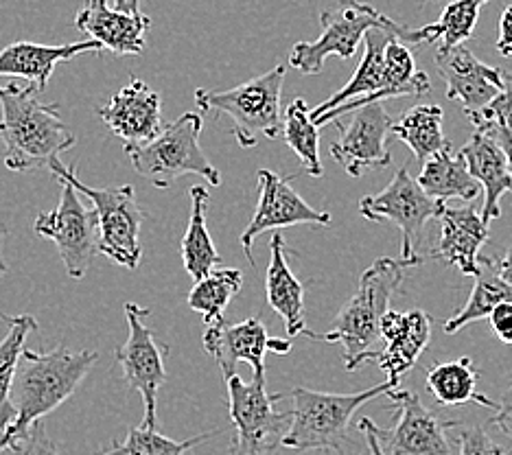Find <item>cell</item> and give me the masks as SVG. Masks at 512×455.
Segmentation results:
<instances>
[{"instance_id":"23","label":"cell","mask_w":512,"mask_h":455,"mask_svg":"<svg viewBox=\"0 0 512 455\" xmlns=\"http://www.w3.org/2000/svg\"><path fill=\"white\" fill-rule=\"evenodd\" d=\"M460 154L467 160L473 178L482 184V219L491 226L495 219L502 217V204L499 202L512 191V173L504 149L488 132L475 130Z\"/></svg>"},{"instance_id":"10","label":"cell","mask_w":512,"mask_h":455,"mask_svg":"<svg viewBox=\"0 0 512 455\" xmlns=\"http://www.w3.org/2000/svg\"><path fill=\"white\" fill-rule=\"evenodd\" d=\"M442 202L418 184L407 167L394 173L392 182L377 195H366L359 200V213L368 221H392L401 230V261L407 267L421 265L416 252L418 239L429 219L438 217Z\"/></svg>"},{"instance_id":"32","label":"cell","mask_w":512,"mask_h":455,"mask_svg":"<svg viewBox=\"0 0 512 455\" xmlns=\"http://www.w3.org/2000/svg\"><path fill=\"white\" fill-rule=\"evenodd\" d=\"M283 136L287 147L300 158L302 167L313 178H322V162H320V127L311 116V108L305 99L296 97L287 105L283 119Z\"/></svg>"},{"instance_id":"20","label":"cell","mask_w":512,"mask_h":455,"mask_svg":"<svg viewBox=\"0 0 512 455\" xmlns=\"http://www.w3.org/2000/svg\"><path fill=\"white\" fill-rule=\"evenodd\" d=\"M440 221V241L432 259L456 267L464 276H480V248L488 239V224L473 206L453 208L442 204L436 217Z\"/></svg>"},{"instance_id":"21","label":"cell","mask_w":512,"mask_h":455,"mask_svg":"<svg viewBox=\"0 0 512 455\" xmlns=\"http://www.w3.org/2000/svg\"><path fill=\"white\" fill-rule=\"evenodd\" d=\"M151 25L149 16L127 14L121 9H112L108 0H88L84 9L75 18V27L97 40L103 49L114 55H141L145 51V33Z\"/></svg>"},{"instance_id":"12","label":"cell","mask_w":512,"mask_h":455,"mask_svg":"<svg viewBox=\"0 0 512 455\" xmlns=\"http://www.w3.org/2000/svg\"><path fill=\"white\" fill-rule=\"evenodd\" d=\"M151 311L147 307L127 302L125 315L130 335L127 342L116 348V361L123 370L125 381L130 383L145 403V420L143 425L156 429L158 427V392L167 381L165 357L169 355V346L160 344L151 329L145 326V318Z\"/></svg>"},{"instance_id":"26","label":"cell","mask_w":512,"mask_h":455,"mask_svg":"<svg viewBox=\"0 0 512 455\" xmlns=\"http://www.w3.org/2000/svg\"><path fill=\"white\" fill-rule=\"evenodd\" d=\"M427 390L434 396L438 405L445 407H460V405H484L497 410V403H493L488 396L477 392V381H480V372L475 370L471 357H458L451 361H436L432 368L427 370Z\"/></svg>"},{"instance_id":"41","label":"cell","mask_w":512,"mask_h":455,"mask_svg":"<svg viewBox=\"0 0 512 455\" xmlns=\"http://www.w3.org/2000/svg\"><path fill=\"white\" fill-rule=\"evenodd\" d=\"M495 49L504 57H512V5H508L502 18H499V38L495 42Z\"/></svg>"},{"instance_id":"16","label":"cell","mask_w":512,"mask_h":455,"mask_svg":"<svg viewBox=\"0 0 512 455\" xmlns=\"http://www.w3.org/2000/svg\"><path fill=\"white\" fill-rule=\"evenodd\" d=\"M436 66L442 81H445L447 97L462 105L469 121L504 88V68L480 62L464 44L453 46L449 51L438 49Z\"/></svg>"},{"instance_id":"22","label":"cell","mask_w":512,"mask_h":455,"mask_svg":"<svg viewBox=\"0 0 512 455\" xmlns=\"http://www.w3.org/2000/svg\"><path fill=\"white\" fill-rule=\"evenodd\" d=\"M103 46L97 40H84L73 44H38V42H14L0 51V77H22L38 92H44L53 77L57 64L71 62L79 55L101 53Z\"/></svg>"},{"instance_id":"34","label":"cell","mask_w":512,"mask_h":455,"mask_svg":"<svg viewBox=\"0 0 512 455\" xmlns=\"http://www.w3.org/2000/svg\"><path fill=\"white\" fill-rule=\"evenodd\" d=\"M221 434L219 429L208 434L193 436L191 440H173L162 436L158 429L151 427H134L123 442H114L112 449L97 451L95 455H186V451L202 445L208 438Z\"/></svg>"},{"instance_id":"40","label":"cell","mask_w":512,"mask_h":455,"mask_svg":"<svg viewBox=\"0 0 512 455\" xmlns=\"http://www.w3.org/2000/svg\"><path fill=\"white\" fill-rule=\"evenodd\" d=\"M493 425L499 427V431L512 440V383L508 385L506 392L502 394V399L497 403Z\"/></svg>"},{"instance_id":"36","label":"cell","mask_w":512,"mask_h":455,"mask_svg":"<svg viewBox=\"0 0 512 455\" xmlns=\"http://www.w3.org/2000/svg\"><path fill=\"white\" fill-rule=\"evenodd\" d=\"M488 121H495V123H504V125H512V75L506 73L504 70V88L499 95L486 105V108L473 116L471 123L475 127H480Z\"/></svg>"},{"instance_id":"11","label":"cell","mask_w":512,"mask_h":455,"mask_svg":"<svg viewBox=\"0 0 512 455\" xmlns=\"http://www.w3.org/2000/svg\"><path fill=\"white\" fill-rule=\"evenodd\" d=\"M62 184V197L49 213H40L33 221L38 235L51 239L57 245L66 274L73 280L84 278L90 263L99 252L97 215L95 208L88 210L79 200V191L73 184Z\"/></svg>"},{"instance_id":"6","label":"cell","mask_w":512,"mask_h":455,"mask_svg":"<svg viewBox=\"0 0 512 455\" xmlns=\"http://www.w3.org/2000/svg\"><path fill=\"white\" fill-rule=\"evenodd\" d=\"M202 125L200 114L186 112L147 143L125 147V154L130 156L134 171L156 189H169L173 182L191 173L219 186L221 175L200 147Z\"/></svg>"},{"instance_id":"25","label":"cell","mask_w":512,"mask_h":455,"mask_svg":"<svg viewBox=\"0 0 512 455\" xmlns=\"http://www.w3.org/2000/svg\"><path fill=\"white\" fill-rule=\"evenodd\" d=\"M416 180L425 193L442 204L449 200L473 202L477 200V195L484 193L482 184L471 175L467 160L462 154H453L451 145L429 158Z\"/></svg>"},{"instance_id":"7","label":"cell","mask_w":512,"mask_h":455,"mask_svg":"<svg viewBox=\"0 0 512 455\" xmlns=\"http://www.w3.org/2000/svg\"><path fill=\"white\" fill-rule=\"evenodd\" d=\"M51 175L57 182H68L75 189L86 195L95 206L97 215V235H99V252L116 265H123L127 270H136L143 259L141 245V226L143 210L136 202L134 186H106L95 189L77 178L73 167L62 165L60 160L51 165Z\"/></svg>"},{"instance_id":"3","label":"cell","mask_w":512,"mask_h":455,"mask_svg":"<svg viewBox=\"0 0 512 455\" xmlns=\"http://www.w3.org/2000/svg\"><path fill=\"white\" fill-rule=\"evenodd\" d=\"M405 263L399 259H377L359 278L357 291L335 315L331 329L320 335L307 331L309 340L344 346V366L348 372L366 364L368 355L381 342L383 315L390 300L401 289Z\"/></svg>"},{"instance_id":"39","label":"cell","mask_w":512,"mask_h":455,"mask_svg":"<svg viewBox=\"0 0 512 455\" xmlns=\"http://www.w3.org/2000/svg\"><path fill=\"white\" fill-rule=\"evenodd\" d=\"M475 130H484V132H488L497 140L499 147L504 149L506 160H508V167H510V173H512V125L488 121V123H484L480 127H475Z\"/></svg>"},{"instance_id":"1","label":"cell","mask_w":512,"mask_h":455,"mask_svg":"<svg viewBox=\"0 0 512 455\" xmlns=\"http://www.w3.org/2000/svg\"><path fill=\"white\" fill-rule=\"evenodd\" d=\"M97 359V350H68L57 346L49 353H38L25 346L11 385V405L16 418L0 434V453L27 438L29 429L38 420L71 399Z\"/></svg>"},{"instance_id":"45","label":"cell","mask_w":512,"mask_h":455,"mask_svg":"<svg viewBox=\"0 0 512 455\" xmlns=\"http://www.w3.org/2000/svg\"><path fill=\"white\" fill-rule=\"evenodd\" d=\"M116 9L127 11V14H138L141 11V0H114Z\"/></svg>"},{"instance_id":"33","label":"cell","mask_w":512,"mask_h":455,"mask_svg":"<svg viewBox=\"0 0 512 455\" xmlns=\"http://www.w3.org/2000/svg\"><path fill=\"white\" fill-rule=\"evenodd\" d=\"M243 287L241 270L232 267H215V270L195 280V287L189 291V307L197 313H202L204 324L211 326L219 320H224V311L230 305Z\"/></svg>"},{"instance_id":"30","label":"cell","mask_w":512,"mask_h":455,"mask_svg":"<svg viewBox=\"0 0 512 455\" xmlns=\"http://www.w3.org/2000/svg\"><path fill=\"white\" fill-rule=\"evenodd\" d=\"M3 320L9 326L5 340L0 342V434L14 423L16 410L11 405V385L16 379V370L20 364L22 350H25L27 337L38 331V320L29 313L22 315H5Z\"/></svg>"},{"instance_id":"35","label":"cell","mask_w":512,"mask_h":455,"mask_svg":"<svg viewBox=\"0 0 512 455\" xmlns=\"http://www.w3.org/2000/svg\"><path fill=\"white\" fill-rule=\"evenodd\" d=\"M453 429H458L460 455H508L480 425H462L458 420Z\"/></svg>"},{"instance_id":"43","label":"cell","mask_w":512,"mask_h":455,"mask_svg":"<svg viewBox=\"0 0 512 455\" xmlns=\"http://www.w3.org/2000/svg\"><path fill=\"white\" fill-rule=\"evenodd\" d=\"M497 274L502 276L508 285H512V248L502 256V259H493Z\"/></svg>"},{"instance_id":"5","label":"cell","mask_w":512,"mask_h":455,"mask_svg":"<svg viewBox=\"0 0 512 455\" xmlns=\"http://www.w3.org/2000/svg\"><path fill=\"white\" fill-rule=\"evenodd\" d=\"M397 381L383 383L355 394L316 392L309 388H294V410L289 429L281 438V447L292 451H337L342 453L348 442V425L359 407L377 396L397 388Z\"/></svg>"},{"instance_id":"27","label":"cell","mask_w":512,"mask_h":455,"mask_svg":"<svg viewBox=\"0 0 512 455\" xmlns=\"http://www.w3.org/2000/svg\"><path fill=\"white\" fill-rule=\"evenodd\" d=\"M191 215L189 226H186L184 239L180 243V254L184 270L193 280H202L211 274L221 261V256L215 248L211 232L206 228V208L211 204V195L204 186H191Z\"/></svg>"},{"instance_id":"44","label":"cell","mask_w":512,"mask_h":455,"mask_svg":"<svg viewBox=\"0 0 512 455\" xmlns=\"http://www.w3.org/2000/svg\"><path fill=\"white\" fill-rule=\"evenodd\" d=\"M5 237H7V226L0 224V278L7 274V261H5Z\"/></svg>"},{"instance_id":"8","label":"cell","mask_w":512,"mask_h":455,"mask_svg":"<svg viewBox=\"0 0 512 455\" xmlns=\"http://www.w3.org/2000/svg\"><path fill=\"white\" fill-rule=\"evenodd\" d=\"M322 31L313 42H298L289 53V64L302 75L322 73L327 57L337 55L340 60H351L357 53V46L366 38L370 29H390L399 33L405 42L407 31L392 18L383 16L375 7L357 3V0H342L333 9H324L320 14Z\"/></svg>"},{"instance_id":"24","label":"cell","mask_w":512,"mask_h":455,"mask_svg":"<svg viewBox=\"0 0 512 455\" xmlns=\"http://www.w3.org/2000/svg\"><path fill=\"white\" fill-rule=\"evenodd\" d=\"M265 294L270 307L281 315L289 337L305 335L307 318H305V287L289 270L285 239L281 232H274L270 241V265L265 274Z\"/></svg>"},{"instance_id":"15","label":"cell","mask_w":512,"mask_h":455,"mask_svg":"<svg viewBox=\"0 0 512 455\" xmlns=\"http://www.w3.org/2000/svg\"><path fill=\"white\" fill-rule=\"evenodd\" d=\"M392 119L381 101L362 105L351 112L348 125L337 123L340 138L331 145V158L342 165L351 178H359L366 169H386L392 162L388 136Z\"/></svg>"},{"instance_id":"37","label":"cell","mask_w":512,"mask_h":455,"mask_svg":"<svg viewBox=\"0 0 512 455\" xmlns=\"http://www.w3.org/2000/svg\"><path fill=\"white\" fill-rule=\"evenodd\" d=\"M9 451H14V455H60L57 453L55 442L46 434L44 420H38V423L29 429L27 438L16 442Z\"/></svg>"},{"instance_id":"4","label":"cell","mask_w":512,"mask_h":455,"mask_svg":"<svg viewBox=\"0 0 512 455\" xmlns=\"http://www.w3.org/2000/svg\"><path fill=\"white\" fill-rule=\"evenodd\" d=\"M285 75V64H278L267 73L224 92L197 88L193 95L195 105L204 114H213L215 121L228 116L232 121V136L243 149H250L259 145L261 138L274 140L283 130L281 97Z\"/></svg>"},{"instance_id":"13","label":"cell","mask_w":512,"mask_h":455,"mask_svg":"<svg viewBox=\"0 0 512 455\" xmlns=\"http://www.w3.org/2000/svg\"><path fill=\"white\" fill-rule=\"evenodd\" d=\"M294 175H278L270 169L259 171V204L252 221L241 235V248L250 265H256L252 245L267 230L289 226H331V213L309 206L292 186Z\"/></svg>"},{"instance_id":"46","label":"cell","mask_w":512,"mask_h":455,"mask_svg":"<svg viewBox=\"0 0 512 455\" xmlns=\"http://www.w3.org/2000/svg\"><path fill=\"white\" fill-rule=\"evenodd\" d=\"M270 350L278 355H287L292 350V344H289V340H270Z\"/></svg>"},{"instance_id":"18","label":"cell","mask_w":512,"mask_h":455,"mask_svg":"<svg viewBox=\"0 0 512 455\" xmlns=\"http://www.w3.org/2000/svg\"><path fill=\"white\" fill-rule=\"evenodd\" d=\"M383 348L372 350L366 361L386 372L390 381L401 383L432 340V318L421 309L388 311L381 322Z\"/></svg>"},{"instance_id":"2","label":"cell","mask_w":512,"mask_h":455,"mask_svg":"<svg viewBox=\"0 0 512 455\" xmlns=\"http://www.w3.org/2000/svg\"><path fill=\"white\" fill-rule=\"evenodd\" d=\"M0 110V138L9 171L51 169L64 151L77 145V136L62 119V105L42 103L36 86H20L16 81L0 86Z\"/></svg>"},{"instance_id":"17","label":"cell","mask_w":512,"mask_h":455,"mask_svg":"<svg viewBox=\"0 0 512 455\" xmlns=\"http://www.w3.org/2000/svg\"><path fill=\"white\" fill-rule=\"evenodd\" d=\"M99 119L125 147L143 145L162 132V99L145 81L132 79L99 108Z\"/></svg>"},{"instance_id":"29","label":"cell","mask_w":512,"mask_h":455,"mask_svg":"<svg viewBox=\"0 0 512 455\" xmlns=\"http://www.w3.org/2000/svg\"><path fill=\"white\" fill-rule=\"evenodd\" d=\"M442 119L445 114L440 105H414L392 125V134L410 147L414 158L425 165L438 151L451 145L442 132Z\"/></svg>"},{"instance_id":"14","label":"cell","mask_w":512,"mask_h":455,"mask_svg":"<svg viewBox=\"0 0 512 455\" xmlns=\"http://www.w3.org/2000/svg\"><path fill=\"white\" fill-rule=\"evenodd\" d=\"M388 399L399 416L392 429L377 427L383 451L388 455H451L447 431L456 427L458 420L438 418L410 390L394 388Z\"/></svg>"},{"instance_id":"9","label":"cell","mask_w":512,"mask_h":455,"mask_svg":"<svg viewBox=\"0 0 512 455\" xmlns=\"http://www.w3.org/2000/svg\"><path fill=\"white\" fill-rule=\"evenodd\" d=\"M228 414L235 427L230 442V455H265L276 447V438H283L289 429L292 412H276L274 403L283 394L267 392L265 375H252L243 381L239 375L226 379Z\"/></svg>"},{"instance_id":"42","label":"cell","mask_w":512,"mask_h":455,"mask_svg":"<svg viewBox=\"0 0 512 455\" xmlns=\"http://www.w3.org/2000/svg\"><path fill=\"white\" fill-rule=\"evenodd\" d=\"M357 427H359V431H362V434L366 436V445H368L370 455H388L386 451H383L381 442H379L375 420H372V418H362V420H359V423H357Z\"/></svg>"},{"instance_id":"31","label":"cell","mask_w":512,"mask_h":455,"mask_svg":"<svg viewBox=\"0 0 512 455\" xmlns=\"http://www.w3.org/2000/svg\"><path fill=\"white\" fill-rule=\"evenodd\" d=\"M480 263L482 272L480 276H475V285L467 305L453 313L445 322V333L449 335L458 333L471 322L488 318L502 302H512V285H508L506 280L497 274L491 256H480Z\"/></svg>"},{"instance_id":"38","label":"cell","mask_w":512,"mask_h":455,"mask_svg":"<svg viewBox=\"0 0 512 455\" xmlns=\"http://www.w3.org/2000/svg\"><path fill=\"white\" fill-rule=\"evenodd\" d=\"M488 320H491V329L497 335V340L512 346V302H502V305L495 307Z\"/></svg>"},{"instance_id":"19","label":"cell","mask_w":512,"mask_h":455,"mask_svg":"<svg viewBox=\"0 0 512 455\" xmlns=\"http://www.w3.org/2000/svg\"><path fill=\"white\" fill-rule=\"evenodd\" d=\"M270 333L259 318H248L237 324L219 320L204 331V350L221 368L224 381L237 375L241 361L252 366V375H265V355L270 353Z\"/></svg>"},{"instance_id":"28","label":"cell","mask_w":512,"mask_h":455,"mask_svg":"<svg viewBox=\"0 0 512 455\" xmlns=\"http://www.w3.org/2000/svg\"><path fill=\"white\" fill-rule=\"evenodd\" d=\"M488 0H453L432 25L407 31L405 44H434L440 51H449L473 38V31L480 18V9Z\"/></svg>"}]
</instances>
